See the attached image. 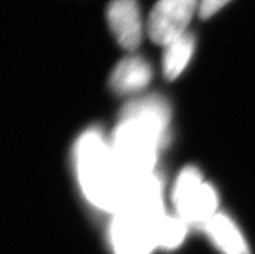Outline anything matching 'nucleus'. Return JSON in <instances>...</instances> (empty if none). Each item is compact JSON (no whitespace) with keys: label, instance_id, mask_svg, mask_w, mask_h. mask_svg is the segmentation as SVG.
I'll list each match as a JSON object with an SVG mask.
<instances>
[{"label":"nucleus","instance_id":"1","mask_svg":"<svg viewBox=\"0 0 255 254\" xmlns=\"http://www.w3.org/2000/svg\"><path fill=\"white\" fill-rule=\"evenodd\" d=\"M78 182L95 208L116 213L125 203L126 186L117 169L110 143L99 129L84 131L75 144Z\"/></svg>","mask_w":255,"mask_h":254},{"label":"nucleus","instance_id":"2","mask_svg":"<svg viewBox=\"0 0 255 254\" xmlns=\"http://www.w3.org/2000/svg\"><path fill=\"white\" fill-rule=\"evenodd\" d=\"M168 140V134L145 119L120 114V121L110 140L117 169L128 187L154 173L157 155Z\"/></svg>","mask_w":255,"mask_h":254},{"label":"nucleus","instance_id":"3","mask_svg":"<svg viewBox=\"0 0 255 254\" xmlns=\"http://www.w3.org/2000/svg\"><path fill=\"white\" fill-rule=\"evenodd\" d=\"M172 204L181 221L202 229L217 214L218 193L211 184L205 182L198 169L188 166L175 182Z\"/></svg>","mask_w":255,"mask_h":254},{"label":"nucleus","instance_id":"4","mask_svg":"<svg viewBox=\"0 0 255 254\" xmlns=\"http://www.w3.org/2000/svg\"><path fill=\"white\" fill-rule=\"evenodd\" d=\"M154 221L131 206H122L113 214L109 242L114 254H152L157 248Z\"/></svg>","mask_w":255,"mask_h":254},{"label":"nucleus","instance_id":"5","mask_svg":"<svg viewBox=\"0 0 255 254\" xmlns=\"http://www.w3.org/2000/svg\"><path fill=\"white\" fill-rule=\"evenodd\" d=\"M200 0H158L148 17L146 31L155 44L166 47L188 31Z\"/></svg>","mask_w":255,"mask_h":254},{"label":"nucleus","instance_id":"6","mask_svg":"<svg viewBox=\"0 0 255 254\" xmlns=\"http://www.w3.org/2000/svg\"><path fill=\"white\" fill-rule=\"evenodd\" d=\"M107 19L116 40L122 48L127 51L139 48L144 25L136 0H112L108 4Z\"/></svg>","mask_w":255,"mask_h":254},{"label":"nucleus","instance_id":"7","mask_svg":"<svg viewBox=\"0 0 255 254\" xmlns=\"http://www.w3.org/2000/svg\"><path fill=\"white\" fill-rule=\"evenodd\" d=\"M153 70L141 56H127L121 60L110 75V87L118 95H129L146 88L152 81Z\"/></svg>","mask_w":255,"mask_h":254},{"label":"nucleus","instance_id":"8","mask_svg":"<svg viewBox=\"0 0 255 254\" xmlns=\"http://www.w3.org/2000/svg\"><path fill=\"white\" fill-rule=\"evenodd\" d=\"M202 230L222 254H252L241 231L223 213H217Z\"/></svg>","mask_w":255,"mask_h":254},{"label":"nucleus","instance_id":"9","mask_svg":"<svg viewBox=\"0 0 255 254\" xmlns=\"http://www.w3.org/2000/svg\"><path fill=\"white\" fill-rule=\"evenodd\" d=\"M194 48L196 39L189 31L166 45L163 53V74L167 81H174L184 71L193 56Z\"/></svg>","mask_w":255,"mask_h":254},{"label":"nucleus","instance_id":"10","mask_svg":"<svg viewBox=\"0 0 255 254\" xmlns=\"http://www.w3.org/2000/svg\"><path fill=\"white\" fill-rule=\"evenodd\" d=\"M188 225L179 217H170L165 214L154 223V239L157 248L163 251H172L179 248L185 236Z\"/></svg>","mask_w":255,"mask_h":254},{"label":"nucleus","instance_id":"11","mask_svg":"<svg viewBox=\"0 0 255 254\" xmlns=\"http://www.w3.org/2000/svg\"><path fill=\"white\" fill-rule=\"evenodd\" d=\"M231 0H200L198 5V16L202 19H207L217 14L223 6L230 3Z\"/></svg>","mask_w":255,"mask_h":254}]
</instances>
